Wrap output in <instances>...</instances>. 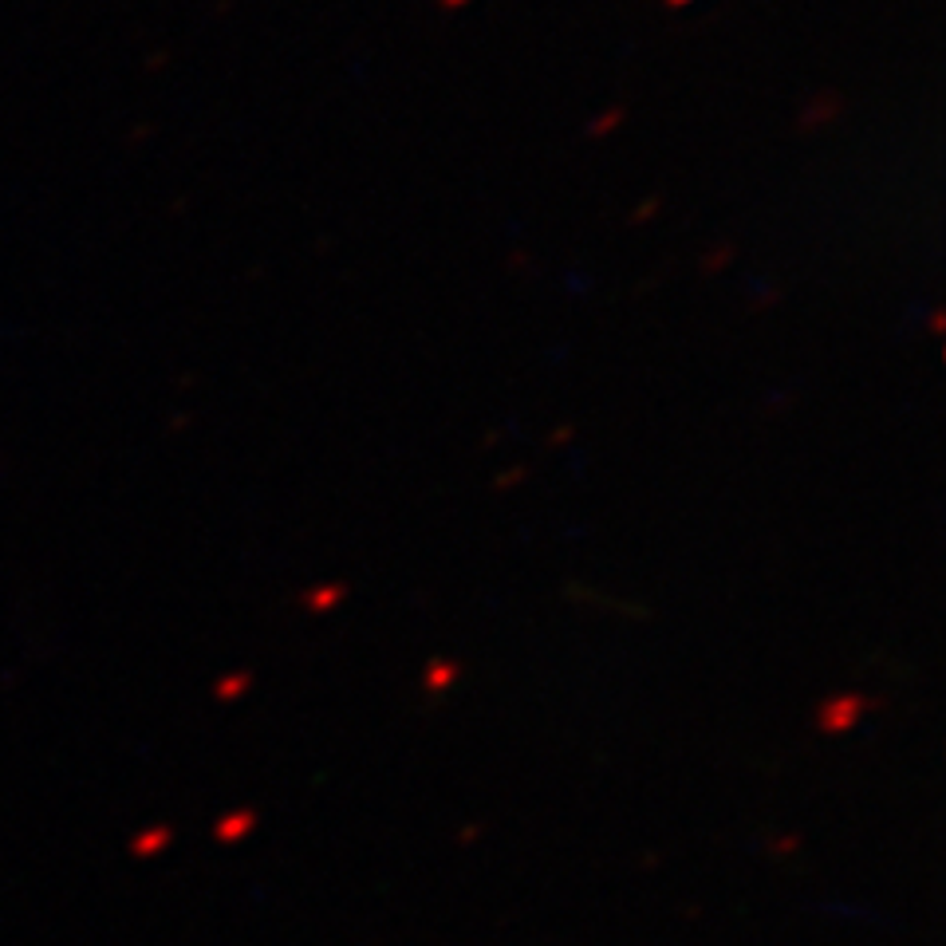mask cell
<instances>
[{
  "label": "cell",
  "mask_w": 946,
  "mask_h": 946,
  "mask_svg": "<svg viewBox=\"0 0 946 946\" xmlns=\"http://www.w3.org/2000/svg\"><path fill=\"white\" fill-rule=\"evenodd\" d=\"M619 119H623V111H611L607 119H596V123H592V134H607L611 126L619 123Z\"/></svg>",
  "instance_id": "6da1fadb"
},
{
  "label": "cell",
  "mask_w": 946,
  "mask_h": 946,
  "mask_svg": "<svg viewBox=\"0 0 946 946\" xmlns=\"http://www.w3.org/2000/svg\"><path fill=\"white\" fill-rule=\"evenodd\" d=\"M446 9H462V4H470V0H442Z\"/></svg>",
  "instance_id": "7a4b0ae2"
},
{
  "label": "cell",
  "mask_w": 946,
  "mask_h": 946,
  "mask_svg": "<svg viewBox=\"0 0 946 946\" xmlns=\"http://www.w3.org/2000/svg\"><path fill=\"white\" fill-rule=\"evenodd\" d=\"M667 4H675V9H682V4H690V0H667Z\"/></svg>",
  "instance_id": "3957f363"
}]
</instances>
